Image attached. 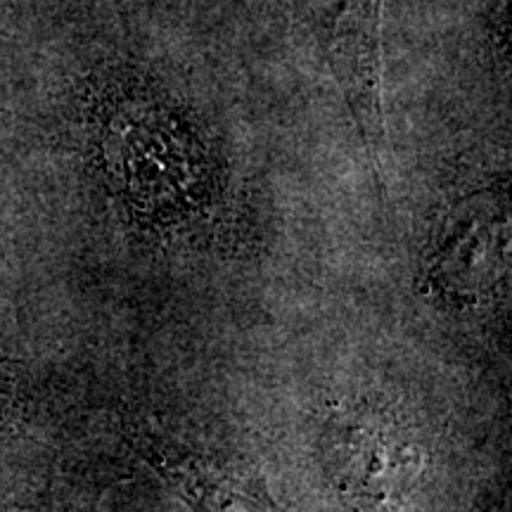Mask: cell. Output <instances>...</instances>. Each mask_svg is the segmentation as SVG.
Here are the masks:
<instances>
[{"label":"cell","mask_w":512,"mask_h":512,"mask_svg":"<svg viewBox=\"0 0 512 512\" xmlns=\"http://www.w3.org/2000/svg\"><path fill=\"white\" fill-rule=\"evenodd\" d=\"M131 444L190 512H273L252 484L169 434L136 427Z\"/></svg>","instance_id":"obj_3"},{"label":"cell","mask_w":512,"mask_h":512,"mask_svg":"<svg viewBox=\"0 0 512 512\" xmlns=\"http://www.w3.org/2000/svg\"><path fill=\"white\" fill-rule=\"evenodd\" d=\"M508 216L501 197L479 195L460 204L432 249L430 285L456 299H477L501 278Z\"/></svg>","instance_id":"obj_2"},{"label":"cell","mask_w":512,"mask_h":512,"mask_svg":"<svg viewBox=\"0 0 512 512\" xmlns=\"http://www.w3.org/2000/svg\"><path fill=\"white\" fill-rule=\"evenodd\" d=\"M12 377L5 368L3 358H0V422L8 418L12 411Z\"/></svg>","instance_id":"obj_5"},{"label":"cell","mask_w":512,"mask_h":512,"mask_svg":"<svg viewBox=\"0 0 512 512\" xmlns=\"http://www.w3.org/2000/svg\"><path fill=\"white\" fill-rule=\"evenodd\" d=\"M332 446L339 472L370 494L387 496L406 489L420 467L418 446L387 420L351 422L342 427Z\"/></svg>","instance_id":"obj_4"},{"label":"cell","mask_w":512,"mask_h":512,"mask_svg":"<svg viewBox=\"0 0 512 512\" xmlns=\"http://www.w3.org/2000/svg\"><path fill=\"white\" fill-rule=\"evenodd\" d=\"M318 34L328 48L332 74L370 150L384 140L380 100L382 0H311Z\"/></svg>","instance_id":"obj_1"}]
</instances>
